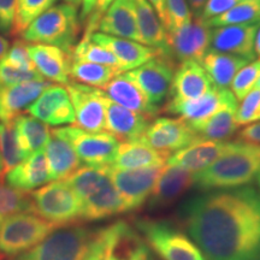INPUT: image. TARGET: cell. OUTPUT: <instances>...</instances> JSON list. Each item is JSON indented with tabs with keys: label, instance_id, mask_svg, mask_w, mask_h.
<instances>
[{
	"label": "cell",
	"instance_id": "cell-10",
	"mask_svg": "<svg viewBox=\"0 0 260 260\" xmlns=\"http://www.w3.org/2000/svg\"><path fill=\"white\" fill-rule=\"evenodd\" d=\"M162 168L164 167L121 170L109 167L110 177L124 204V212H134L144 206Z\"/></svg>",
	"mask_w": 260,
	"mask_h": 260
},
{
	"label": "cell",
	"instance_id": "cell-45",
	"mask_svg": "<svg viewBox=\"0 0 260 260\" xmlns=\"http://www.w3.org/2000/svg\"><path fill=\"white\" fill-rule=\"evenodd\" d=\"M240 2L241 0H207L199 18L206 22L212 18L218 17V16L223 15L224 12L229 11L230 9L234 8Z\"/></svg>",
	"mask_w": 260,
	"mask_h": 260
},
{
	"label": "cell",
	"instance_id": "cell-22",
	"mask_svg": "<svg viewBox=\"0 0 260 260\" xmlns=\"http://www.w3.org/2000/svg\"><path fill=\"white\" fill-rule=\"evenodd\" d=\"M213 86L199 61L184 60L176 68L172 77L170 102H187L197 99L212 89Z\"/></svg>",
	"mask_w": 260,
	"mask_h": 260
},
{
	"label": "cell",
	"instance_id": "cell-43",
	"mask_svg": "<svg viewBox=\"0 0 260 260\" xmlns=\"http://www.w3.org/2000/svg\"><path fill=\"white\" fill-rule=\"evenodd\" d=\"M260 121V88H253L241 100L237 107L236 122L239 125H247Z\"/></svg>",
	"mask_w": 260,
	"mask_h": 260
},
{
	"label": "cell",
	"instance_id": "cell-18",
	"mask_svg": "<svg viewBox=\"0 0 260 260\" xmlns=\"http://www.w3.org/2000/svg\"><path fill=\"white\" fill-rule=\"evenodd\" d=\"M233 99H235V95L229 88L218 89L213 87L197 99L187 102H169L165 111L171 115H178L188 124L194 125L209 118Z\"/></svg>",
	"mask_w": 260,
	"mask_h": 260
},
{
	"label": "cell",
	"instance_id": "cell-20",
	"mask_svg": "<svg viewBox=\"0 0 260 260\" xmlns=\"http://www.w3.org/2000/svg\"><path fill=\"white\" fill-rule=\"evenodd\" d=\"M27 51L35 69L44 79L68 84L73 57L67 51L46 44L27 42Z\"/></svg>",
	"mask_w": 260,
	"mask_h": 260
},
{
	"label": "cell",
	"instance_id": "cell-26",
	"mask_svg": "<svg viewBox=\"0 0 260 260\" xmlns=\"http://www.w3.org/2000/svg\"><path fill=\"white\" fill-rule=\"evenodd\" d=\"M50 86L46 80H34L0 88V122L14 121Z\"/></svg>",
	"mask_w": 260,
	"mask_h": 260
},
{
	"label": "cell",
	"instance_id": "cell-24",
	"mask_svg": "<svg viewBox=\"0 0 260 260\" xmlns=\"http://www.w3.org/2000/svg\"><path fill=\"white\" fill-rule=\"evenodd\" d=\"M102 90L109 99L125 109L152 118L159 112V107L149 102L147 95L125 73L117 75Z\"/></svg>",
	"mask_w": 260,
	"mask_h": 260
},
{
	"label": "cell",
	"instance_id": "cell-38",
	"mask_svg": "<svg viewBox=\"0 0 260 260\" xmlns=\"http://www.w3.org/2000/svg\"><path fill=\"white\" fill-rule=\"evenodd\" d=\"M71 57H73V60H84L117 68L122 73L119 61L113 56L112 52L92 41L89 38H82L79 44L75 45L71 52Z\"/></svg>",
	"mask_w": 260,
	"mask_h": 260
},
{
	"label": "cell",
	"instance_id": "cell-52",
	"mask_svg": "<svg viewBox=\"0 0 260 260\" xmlns=\"http://www.w3.org/2000/svg\"><path fill=\"white\" fill-rule=\"evenodd\" d=\"M206 2L207 0H187L193 16H195V17H199L205 4H206Z\"/></svg>",
	"mask_w": 260,
	"mask_h": 260
},
{
	"label": "cell",
	"instance_id": "cell-31",
	"mask_svg": "<svg viewBox=\"0 0 260 260\" xmlns=\"http://www.w3.org/2000/svg\"><path fill=\"white\" fill-rule=\"evenodd\" d=\"M237 102L239 100L236 98L230 100L209 118L198 124L190 125V128L201 140L228 141V139L232 138L240 126L236 122V112L239 107Z\"/></svg>",
	"mask_w": 260,
	"mask_h": 260
},
{
	"label": "cell",
	"instance_id": "cell-4",
	"mask_svg": "<svg viewBox=\"0 0 260 260\" xmlns=\"http://www.w3.org/2000/svg\"><path fill=\"white\" fill-rule=\"evenodd\" d=\"M79 8L61 3L35 18L22 32L25 42L57 46L71 54L80 34Z\"/></svg>",
	"mask_w": 260,
	"mask_h": 260
},
{
	"label": "cell",
	"instance_id": "cell-1",
	"mask_svg": "<svg viewBox=\"0 0 260 260\" xmlns=\"http://www.w3.org/2000/svg\"><path fill=\"white\" fill-rule=\"evenodd\" d=\"M182 225L205 260H260V191L206 190L180 210Z\"/></svg>",
	"mask_w": 260,
	"mask_h": 260
},
{
	"label": "cell",
	"instance_id": "cell-16",
	"mask_svg": "<svg viewBox=\"0 0 260 260\" xmlns=\"http://www.w3.org/2000/svg\"><path fill=\"white\" fill-rule=\"evenodd\" d=\"M260 23L232 24L211 28V50L255 60V37Z\"/></svg>",
	"mask_w": 260,
	"mask_h": 260
},
{
	"label": "cell",
	"instance_id": "cell-17",
	"mask_svg": "<svg viewBox=\"0 0 260 260\" xmlns=\"http://www.w3.org/2000/svg\"><path fill=\"white\" fill-rule=\"evenodd\" d=\"M25 111L48 125L75 124L73 103L67 88L61 86L51 84Z\"/></svg>",
	"mask_w": 260,
	"mask_h": 260
},
{
	"label": "cell",
	"instance_id": "cell-53",
	"mask_svg": "<svg viewBox=\"0 0 260 260\" xmlns=\"http://www.w3.org/2000/svg\"><path fill=\"white\" fill-rule=\"evenodd\" d=\"M9 48H10V42L6 40L5 38H3L2 35H0V59L8 53Z\"/></svg>",
	"mask_w": 260,
	"mask_h": 260
},
{
	"label": "cell",
	"instance_id": "cell-14",
	"mask_svg": "<svg viewBox=\"0 0 260 260\" xmlns=\"http://www.w3.org/2000/svg\"><path fill=\"white\" fill-rule=\"evenodd\" d=\"M141 140L157 151L171 154L200 139L190 125L180 117H160L149 122Z\"/></svg>",
	"mask_w": 260,
	"mask_h": 260
},
{
	"label": "cell",
	"instance_id": "cell-29",
	"mask_svg": "<svg viewBox=\"0 0 260 260\" xmlns=\"http://www.w3.org/2000/svg\"><path fill=\"white\" fill-rule=\"evenodd\" d=\"M169 157L170 155L168 153L157 151L141 139L128 140L119 141L115 161L111 167L121 170L159 168L167 164Z\"/></svg>",
	"mask_w": 260,
	"mask_h": 260
},
{
	"label": "cell",
	"instance_id": "cell-21",
	"mask_svg": "<svg viewBox=\"0 0 260 260\" xmlns=\"http://www.w3.org/2000/svg\"><path fill=\"white\" fill-rule=\"evenodd\" d=\"M89 39L112 52L113 56L119 61L122 73L136 69L140 65L162 53L157 48L146 46L141 42L112 37L100 31H94L93 34H90Z\"/></svg>",
	"mask_w": 260,
	"mask_h": 260
},
{
	"label": "cell",
	"instance_id": "cell-41",
	"mask_svg": "<svg viewBox=\"0 0 260 260\" xmlns=\"http://www.w3.org/2000/svg\"><path fill=\"white\" fill-rule=\"evenodd\" d=\"M260 79V58L256 60L249 61L245 65L236 76L234 77L232 92L237 100H242L253 88H255L256 82Z\"/></svg>",
	"mask_w": 260,
	"mask_h": 260
},
{
	"label": "cell",
	"instance_id": "cell-13",
	"mask_svg": "<svg viewBox=\"0 0 260 260\" xmlns=\"http://www.w3.org/2000/svg\"><path fill=\"white\" fill-rule=\"evenodd\" d=\"M211 50V28L206 22L195 17L190 24L175 31H168L167 51L177 60H195L201 63Z\"/></svg>",
	"mask_w": 260,
	"mask_h": 260
},
{
	"label": "cell",
	"instance_id": "cell-25",
	"mask_svg": "<svg viewBox=\"0 0 260 260\" xmlns=\"http://www.w3.org/2000/svg\"><path fill=\"white\" fill-rule=\"evenodd\" d=\"M148 124L149 117L125 109L106 96L105 130L118 141L141 139Z\"/></svg>",
	"mask_w": 260,
	"mask_h": 260
},
{
	"label": "cell",
	"instance_id": "cell-6",
	"mask_svg": "<svg viewBox=\"0 0 260 260\" xmlns=\"http://www.w3.org/2000/svg\"><path fill=\"white\" fill-rule=\"evenodd\" d=\"M32 213L58 228L82 220L81 203L67 181H54L31 191Z\"/></svg>",
	"mask_w": 260,
	"mask_h": 260
},
{
	"label": "cell",
	"instance_id": "cell-37",
	"mask_svg": "<svg viewBox=\"0 0 260 260\" xmlns=\"http://www.w3.org/2000/svg\"><path fill=\"white\" fill-rule=\"evenodd\" d=\"M0 153L3 159L2 177L25 159L16 138L14 121L0 122Z\"/></svg>",
	"mask_w": 260,
	"mask_h": 260
},
{
	"label": "cell",
	"instance_id": "cell-28",
	"mask_svg": "<svg viewBox=\"0 0 260 260\" xmlns=\"http://www.w3.org/2000/svg\"><path fill=\"white\" fill-rule=\"evenodd\" d=\"M98 30L112 37L141 42L135 14V0H115L98 22Z\"/></svg>",
	"mask_w": 260,
	"mask_h": 260
},
{
	"label": "cell",
	"instance_id": "cell-3",
	"mask_svg": "<svg viewBox=\"0 0 260 260\" xmlns=\"http://www.w3.org/2000/svg\"><path fill=\"white\" fill-rule=\"evenodd\" d=\"M65 181L79 198L82 220H103L124 213V204L110 177L109 167H80Z\"/></svg>",
	"mask_w": 260,
	"mask_h": 260
},
{
	"label": "cell",
	"instance_id": "cell-36",
	"mask_svg": "<svg viewBox=\"0 0 260 260\" xmlns=\"http://www.w3.org/2000/svg\"><path fill=\"white\" fill-rule=\"evenodd\" d=\"M248 23H260V0H241L229 11L206 21L210 28Z\"/></svg>",
	"mask_w": 260,
	"mask_h": 260
},
{
	"label": "cell",
	"instance_id": "cell-47",
	"mask_svg": "<svg viewBox=\"0 0 260 260\" xmlns=\"http://www.w3.org/2000/svg\"><path fill=\"white\" fill-rule=\"evenodd\" d=\"M106 248V233L105 226L102 229H98L94 233V236L90 242L87 254L83 260H104Z\"/></svg>",
	"mask_w": 260,
	"mask_h": 260
},
{
	"label": "cell",
	"instance_id": "cell-49",
	"mask_svg": "<svg viewBox=\"0 0 260 260\" xmlns=\"http://www.w3.org/2000/svg\"><path fill=\"white\" fill-rule=\"evenodd\" d=\"M239 140L247 144L260 146V121L247 124L239 133Z\"/></svg>",
	"mask_w": 260,
	"mask_h": 260
},
{
	"label": "cell",
	"instance_id": "cell-58",
	"mask_svg": "<svg viewBox=\"0 0 260 260\" xmlns=\"http://www.w3.org/2000/svg\"><path fill=\"white\" fill-rule=\"evenodd\" d=\"M255 87H256V88H260V79L258 80V82H256V86Z\"/></svg>",
	"mask_w": 260,
	"mask_h": 260
},
{
	"label": "cell",
	"instance_id": "cell-44",
	"mask_svg": "<svg viewBox=\"0 0 260 260\" xmlns=\"http://www.w3.org/2000/svg\"><path fill=\"white\" fill-rule=\"evenodd\" d=\"M8 63L14 65L16 68L23 70H37L35 69L34 64L29 57L27 51V42L24 40H17L14 42L12 46H10L8 53L3 57Z\"/></svg>",
	"mask_w": 260,
	"mask_h": 260
},
{
	"label": "cell",
	"instance_id": "cell-42",
	"mask_svg": "<svg viewBox=\"0 0 260 260\" xmlns=\"http://www.w3.org/2000/svg\"><path fill=\"white\" fill-rule=\"evenodd\" d=\"M167 9V31H175L186 27L193 21L187 0H165Z\"/></svg>",
	"mask_w": 260,
	"mask_h": 260
},
{
	"label": "cell",
	"instance_id": "cell-7",
	"mask_svg": "<svg viewBox=\"0 0 260 260\" xmlns=\"http://www.w3.org/2000/svg\"><path fill=\"white\" fill-rule=\"evenodd\" d=\"M86 226L69 225L58 228L14 260H83L94 236Z\"/></svg>",
	"mask_w": 260,
	"mask_h": 260
},
{
	"label": "cell",
	"instance_id": "cell-33",
	"mask_svg": "<svg viewBox=\"0 0 260 260\" xmlns=\"http://www.w3.org/2000/svg\"><path fill=\"white\" fill-rule=\"evenodd\" d=\"M135 14L141 44L168 54V31L148 0H135Z\"/></svg>",
	"mask_w": 260,
	"mask_h": 260
},
{
	"label": "cell",
	"instance_id": "cell-51",
	"mask_svg": "<svg viewBox=\"0 0 260 260\" xmlns=\"http://www.w3.org/2000/svg\"><path fill=\"white\" fill-rule=\"evenodd\" d=\"M98 0H81V19H86L92 14L94 8H95Z\"/></svg>",
	"mask_w": 260,
	"mask_h": 260
},
{
	"label": "cell",
	"instance_id": "cell-15",
	"mask_svg": "<svg viewBox=\"0 0 260 260\" xmlns=\"http://www.w3.org/2000/svg\"><path fill=\"white\" fill-rule=\"evenodd\" d=\"M105 233L104 260H154L144 237L125 220L105 226Z\"/></svg>",
	"mask_w": 260,
	"mask_h": 260
},
{
	"label": "cell",
	"instance_id": "cell-12",
	"mask_svg": "<svg viewBox=\"0 0 260 260\" xmlns=\"http://www.w3.org/2000/svg\"><path fill=\"white\" fill-rule=\"evenodd\" d=\"M175 70L176 67L172 58L160 53L125 74L144 90L149 102L159 107V104L164 102L169 94Z\"/></svg>",
	"mask_w": 260,
	"mask_h": 260
},
{
	"label": "cell",
	"instance_id": "cell-19",
	"mask_svg": "<svg viewBox=\"0 0 260 260\" xmlns=\"http://www.w3.org/2000/svg\"><path fill=\"white\" fill-rule=\"evenodd\" d=\"M193 184L194 172L176 165L168 164L162 168L149 195L148 207L151 210H159L170 206L190 187H193Z\"/></svg>",
	"mask_w": 260,
	"mask_h": 260
},
{
	"label": "cell",
	"instance_id": "cell-11",
	"mask_svg": "<svg viewBox=\"0 0 260 260\" xmlns=\"http://www.w3.org/2000/svg\"><path fill=\"white\" fill-rule=\"evenodd\" d=\"M75 111V124L90 133L105 130L106 95L102 89L77 82L65 84Z\"/></svg>",
	"mask_w": 260,
	"mask_h": 260
},
{
	"label": "cell",
	"instance_id": "cell-9",
	"mask_svg": "<svg viewBox=\"0 0 260 260\" xmlns=\"http://www.w3.org/2000/svg\"><path fill=\"white\" fill-rule=\"evenodd\" d=\"M53 130L70 142L80 160L88 167H111L115 161L119 141L107 132L90 133L79 126Z\"/></svg>",
	"mask_w": 260,
	"mask_h": 260
},
{
	"label": "cell",
	"instance_id": "cell-2",
	"mask_svg": "<svg viewBox=\"0 0 260 260\" xmlns=\"http://www.w3.org/2000/svg\"><path fill=\"white\" fill-rule=\"evenodd\" d=\"M260 174V146L233 141L232 147L212 165L194 174L197 189H232L249 184Z\"/></svg>",
	"mask_w": 260,
	"mask_h": 260
},
{
	"label": "cell",
	"instance_id": "cell-39",
	"mask_svg": "<svg viewBox=\"0 0 260 260\" xmlns=\"http://www.w3.org/2000/svg\"><path fill=\"white\" fill-rule=\"evenodd\" d=\"M18 212H32L30 195L0 183V225Z\"/></svg>",
	"mask_w": 260,
	"mask_h": 260
},
{
	"label": "cell",
	"instance_id": "cell-8",
	"mask_svg": "<svg viewBox=\"0 0 260 260\" xmlns=\"http://www.w3.org/2000/svg\"><path fill=\"white\" fill-rule=\"evenodd\" d=\"M56 229L58 226L32 212L12 214L0 225V255L17 256Z\"/></svg>",
	"mask_w": 260,
	"mask_h": 260
},
{
	"label": "cell",
	"instance_id": "cell-57",
	"mask_svg": "<svg viewBox=\"0 0 260 260\" xmlns=\"http://www.w3.org/2000/svg\"><path fill=\"white\" fill-rule=\"evenodd\" d=\"M256 183H258V187H259V189H260V174L258 175V176H256Z\"/></svg>",
	"mask_w": 260,
	"mask_h": 260
},
{
	"label": "cell",
	"instance_id": "cell-48",
	"mask_svg": "<svg viewBox=\"0 0 260 260\" xmlns=\"http://www.w3.org/2000/svg\"><path fill=\"white\" fill-rule=\"evenodd\" d=\"M115 0H98L95 8H94L93 12L89 16V22L88 25H87L86 32H84V37L83 38H89L90 34H93L94 29L98 28V22L99 19L102 18V16L104 15V12L109 9V6L112 4Z\"/></svg>",
	"mask_w": 260,
	"mask_h": 260
},
{
	"label": "cell",
	"instance_id": "cell-50",
	"mask_svg": "<svg viewBox=\"0 0 260 260\" xmlns=\"http://www.w3.org/2000/svg\"><path fill=\"white\" fill-rule=\"evenodd\" d=\"M149 4L153 6L158 17L160 18L162 25L167 29V9H165V0H148Z\"/></svg>",
	"mask_w": 260,
	"mask_h": 260
},
{
	"label": "cell",
	"instance_id": "cell-40",
	"mask_svg": "<svg viewBox=\"0 0 260 260\" xmlns=\"http://www.w3.org/2000/svg\"><path fill=\"white\" fill-rule=\"evenodd\" d=\"M57 0H17L12 35L22 34L29 24L54 5Z\"/></svg>",
	"mask_w": 260,
	"mask_h": 260
},
{
	"label": "cell",
	"instance_id": "cell-32",
	"mask_svg": "<svg viewBox=\"0 0 260 260\" xmlns=\"http://www.w3.org/2000/svg\"><path fill=\"white\" fill-rule=\"evenodd\" d=\"M249 61L243 58L210 50L201 60V65L213 87L218 89H226L232 84L234 77Z\"/></svg>",
	"mask_w": 260,
	"mask_h": 260
},
{
	"label": "cell",
	"instance_id": "cell-54",
	"mask_svg": "<svg viewBox=\"0 0 260 260\" xmlns=\"http://www.w3.org/2000/svg\"><path fill=\"white\" fill-rule=\"evenodd\" d=\"M255 54L256 57L260 58V25L258 28V31H256V37H255Z\"/></svg>",
	"mask_w": 260,
	"mask_h": 260
},
{
	"label": "cell",
	"instance_id": "cell-35",
	"mask_svg": "<svg viewBox=\"0 0 260 260\" xmlns=\"http://www.w3.org/2000/svg\"><path fill=\"white\" fill-rule=\"evenodd\" d=\"M119 74L122 73L117 68L84 60H73L70 67V77L74 82L99 89Z\"/></svg>",
	"mask_w": 260,
	"mask_h": 260
},
{
	"label": "cell",
	"instance_id": "cell-34",
	"mask_svg": "<svg viewBox=\"0 0 260 260\" xmlns=\"http://www.w3.org/2000/svg\"><path fill=\"white\" fill-rule=\"evenodd\" d=\"M14 123L16 138L25 158L45 148L51 136L47 124L31 115H19Z\"/></svg>",
	"mask_w": 260,
	"mask_h": 260
},
{
	"label": "cell",
	"instance_id": "cell-27",
	"mask_svg": "<svg viewBox=\"0 0 260 260\" xmlns=\"http://www.w3.org/2000/svg\"><path fill=\"white\" fill-rule=\"evenodd\" d=\"M6 184L16 190L29 193L51 181L45 148L35 152L5 175Z\"/></svg>",
	"mask_w": 260,
	"mask_h": 260
},
{
	"label": "cell",
	"instance_id": "cell-30",
	"mask_svg": "<svg viewBox=\"0 0 260 260\" xmlns=\"http://www.w3.org/2000/svg\"><path fill=\"white\" fill-rule=\"evenodd\" d=\"M51 181H63L80 168L81 160L69 141L51 130V136L45 146Z\"/></svg>",
	"mask_w": 260,
	"mask_h": 260
},
{
	"label": "cell",
	"instance_id": "cell-55",
	"mask_svg": "<svg viewBox=\"0 0 260 260\" xmlns=\"http://www.w3.org/2000/svg\"><path fill=\"white\" fill-rule=\"evenodd\" d=\"M64 3H68V4L76 6V8H80L81 6V0H64Z\"/></svg>",
	"mask_w": 260,
	"mask_h": 260
},
{
	"label": "cell",
	"instance_id": "cell-46",
	"mask_svg": "<svg viewBox=\"0 0 260 260\" xmlns=\"http://www.w3.org/2000/svg\"><path fill=\"white\" fill-rule=\"evenodd\" d=\"M17 10V0H0V31L10 34L12 31Z\"/></svg>",
	"mask_w": 260,
	"mask_h": 260
},
{
	"label": "cell",
	"instance_id": "cell-56",
	"mask_svg": "<svg viewBox=\"0 0 260 260\" xmlns=\"http://www.w3.org/2000/svg\"><path fill=\"white\" fill-rule=\"evenodd\" d=\"M3 174V159H2V153H0V177H2Z\"/></svg>",
	"mask_w": 260,
	"mask_h": 260
},
{
	"label": "cell",
	"instance_id": "cell-5",
	"mask_svg": "<svg viewBox=\"0 0 260 260\" xmlns=\"http://www.w3.org/2000/svg\"><path fill=\"white\" fill-rule=\"evenodd\" d=\"M134 226L160 260H205L189 235L170 220L139 218Z\"/></svg>",
	"mask_w": 260,
	"mask_h": 260
},
{
	"label": "cell",
	"instance_id": "cell-23",
	"mask_svg": "<svg viewBox=\"0 0 260 260\" xmlns=\"http://www.w3.org/2000/svg\"><path fill=\"white\" fill-rule=\"evenodd\" d=\"M232 145L233 141L197 140L187 147L172 153L168 159V164L184 168L197 174L212 165L232 147Z\"/></svg>",
	"mask_w": 260,
	"mask_h": 260
}]
</instances>
